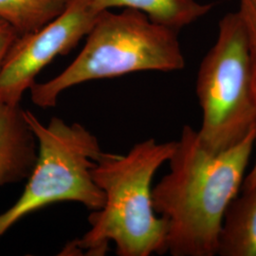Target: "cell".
<instances>
[{"label": "cell", "mask_w": 256, "mask_h": 256, "mask_svg": "<svg viewBox=\"0 0 256 256\" xmlns=\"http://www.w3.org/2000/svg\"><path fill=\"white\" fill-rule=\"evenodd\" d=\"M178 32L138 10H104L74 62L52 79L30 86L32 101L50 108L63 92L82 82L138 72L182 70L185 59Z\"/></svg>", "instance_id": "3957f363"}, {"label": "cell", "mask_w": 256, "mask_h": 256, "mask_svg": "<svg viewBox=\"0 0 256 256\" xmlns=\"http://www.w3.org/2000/svg\"><path fill=\"white\" fill-rule=\"evenodd\" d=\"M238 12L244 23L247 34L256 88V0H239Z\"/></svg>", "instance_id": "8fae6325"}, {"label": "cell", "mask_w": 256, "mask_h": 256, "mask_svg": "<svg viewBox=\"0 0 256 256\" xmlns=\"http://www.w3.org/2000/svg\"><path fill=\"white\" fill-rule=\"evenodd\" d=\"M256 142V130L229 149L214 153L198 130L184 126L167 162L169 172L152 189L156 214L167 223L166 252L218 254L227 209L238 196Z\"/></svg>", "instance_id": "6da1fadb"}, {"label": "cell", "mask_w": 256, "mask_h": 256, "mask_svg": "<svg viewBox=\"0 0 256 256\" xmlns=\"http://www.w3.org/2000/svg\"><path fill=\"white\" fill-rule=\"evenodd\" d=\"M174 146L176 142L147 138L126 155L102 152L92 176L104 194V203L88 216L90 230L66 244L61 254L104 256L110 243L119 256L165 254L167 223L153 208L152 182Z\"/></svg>", "instance_id": "7a4b0ae2"}, {"label": "cell", "mask_w": 256, "mask_h": 256, "mask_svg": "<svg viewBox=\"0 0 256 256\" xmlns=\"http://www.w3.org/2000/svg\"><path fill=\"white\" fill-rule=\"evenodd\" d=\"M256 185V162L252 166L250 172L248 173L245 180L243 182V190L252 188Z\"/></svg>", "instance_id": "4fadbf2b"}, {"label": "cell", "mask_w": 256, "mask_h": 256, "mask_svg": "<svg viewBox=\"0 0 256 256\" xmlns=\"http://www.w3.org/2000/svg\"><path fill=\"white\" fill-rule=\"evenodd\" d=\"M37 140L36 164L16 202L0 214V238L28 214L57 202L101 209L104 194L92 176L102 151L98 138L81 124L54 117L46 124L26 110Z\"/></svg>", "instance_id": "277c9868"}, {"label": "cell", "mask_w": 256, "mask_h": 256, "mask_svg": "<svg viewBox=\"0 0 256 256\" xmlns=\"http://www.w3.org/2000/svg\"><path fill=\"white\" fill-rule=\"evenodd\" d=\"M196 92L202 144L218 153L256 130V88L244 23L238 10L220 20L216 40L202 60Z\"/></svg>", "instance_id": "5b68a950"}, {"label": "cell", "mask_w": 256, "mask_h": 256, "mask_svg": "<svg viewBox=\"0 0 256 256\" xmlns=\"http://www.w3.org/2000/svg\"><path fill=\"white\" fill-rule=\"evenodd\" d=\"M20 36L16 30L8 22L0 18V68L9 54L10 48Z\"/></svg>", "instance_id": "7c38bea8"}, {"label": "cell", "mask_w": 256, "mask_h": 256, "mask_svg": "<svg viewBox=\"0 0 256 256\" xmlns=\"http://www.w3.org/2000/svg\"><path fill=\"white\" fill-rule=\"evenodd\" d=\"M37 140L20 104L0 102V187L28 180L36 164Z\"/></svg>", "instance_id": "52a82bcc"}, {"label": "cell", "mask_w": 256, "mask_h": 256, "mask_svg": "<svg viewBox=\"0 0 256 256\" xmlns=\"http://www.w3.org/2000/svg\"><path fill=\"white\" fill-rule=\"evenodd\" d=\"M242 192L225 214L218 256H256V185Z\"/></svg>", "instance_id": "ba28073f"}, {"label": "cell", "mask_w": 256, "mask_h": 256, "mask_svg": "<svg viewBox=\"0 0 256 256\" xmlns=\"http://www.w3.org/2000/svg\"><path fill=\"white\" fill-rule=\"evenodd\" d=\"M70 0H0V18L19 36L34 32L61 14Z\"/></svg>", "instance_id": "30bf717a"}, {"label": "cell", "mask_w": 256, "mask_h": 256, "mask_svg": "<svg viewBox=\"0 0 256 256\" xmlns=\"http://www.w3.org/2000/svg\"><path fill=\"white\" fill-rule=\"evenodd\" d=\"M100 10L112 8L138 10L156 23L176 30L191 25L205 16L212 4L198 0H94Z\"/></svg>", "instance_id": "9c48e42d"}, {"label": "cell", "mask_w": 256, "mask_h": 256, "mask_svg": "<svg viewBox=\"0 0 256 256\" xmlns=\"http://www.w3.org/2000/svg\"><path fill=\"white\" fill-rule=\"evenodd\" d=\"M102 12L94 0H70L57 18L19 36L0 68V102L20 104L38 74L56 56L66 54L77 46Z\"/></svg>", "instance_id": "8992f818"}]
</instances>
